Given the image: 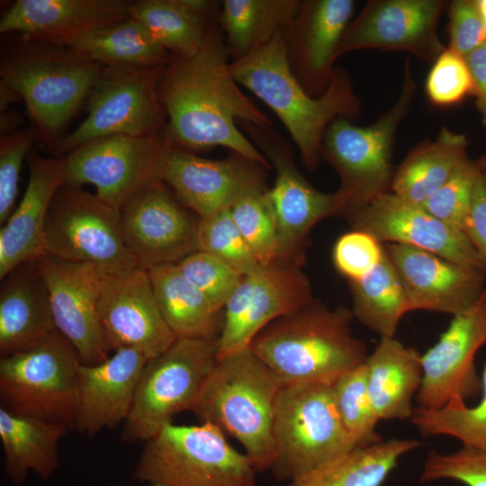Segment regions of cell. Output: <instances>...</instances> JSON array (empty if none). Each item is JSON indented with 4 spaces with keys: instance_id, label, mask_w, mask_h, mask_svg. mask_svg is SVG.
<instances>
[{
    "instance_id": "cell-1",
    "label": "cell",
    "mask_w": 486,
    "mask_h": 486,
    "mask_svg": "<svg viewBox=\"0 0 486 486\" xmlns=\"http://www.w3.org/2000/svg\"><path fill=\"white\" fill-rule=\"evenodd\" d=\"M229 57L218 22L196 54H169L158 87L167 115L164 134L174 148L193 152L223 147L271 169L237 122L265 126L273 122L240 90Z\"/></svg>"
},
{
    "instance_id": "cell-2",
    "label": "cell",
    "mask_w": 486,
    "mask_h": 486,
    "mask_svg": "<svg viewBox=\"0 0 486 486\" xmlns=\"http://www.w3.org/2000/svg\"><path fill=\"white\" fill-rule=\"evenodd\" d=\"M233 78L268 106L297 146L303 165L318 168L328 126L338 118L351 122L361 113V103L351 76L335 67L330 84L320 97L310 96L294 76L284 34L230 64Z\"/></svg>"
},
{
    "instance_id": "cell-3",
    "label": "cell",
    "mask_w": 486,
    "mask_h": 486,
    "mask_svg": "<svg viewBox=\"0 0 486 486\" xmlns=\"http://www.w3.org/2000/svg\"><path fill=\"white\" fill-rule=\"evenodd\" d=\"M10 34L1 46L0 84L23 101L38 140L54 150L103 66L68 45Z\"/></svg>"
},
{
    "instance_id": "cell-4",
    "label": "cell",
    "mask_w": 486,
    "mask_h": 486,
    "mask_svg": "<svg viewBox=\"0 0 486 486\" xmlns=\"http://www.w3.org/2000/svg\"><path fill=\"white\" fill-rule=\"evenodd\" d=\"M354 315L345 306L310 303L266 326L249 345L251 351L284 385L332 384L364 364L367 345L353 335Z\"/></svg>"
},
{
    "instance_id": "cell-5",
    "label": "cell",
    "mask_w": 486,
    "mask_h": 486,
    "mask_svg": "<svg viewBox=\"0 0 486 486\" xmlns=\"http://www.w3.org/2000/svg\"><path fill=\"white\" fill-rule=\"evenodd\" d=\"M283 382L249 347L218 357L193 410L244 447L257 472L275 459L274 418Z\"/></svg>"
},
{
    "instance_id": "cell-6",
    "label": "cell",
    "mask_w": 486,
    "mask_h": 486,
    "mask_svg": "<svg viewBox=\"0 0 486 486\" xmlns=\"http://www.w3.org/2000/svg\"><path fill=\"white\" fill-rule=\"evenodd\" d=\"M416 87L408 58L397 101L374 122L358 126L347 119L338 118L328 126L320 158L333 166L340 178L335 192L338 216L349 219L392 188L394 138L409 113Z\"/></svg>"
},
{
    "instance_id": "cell-7",
    "label": "cell",
    "mask_w": 486,
    "mask_h": 486,
    "mask_svg": "<svg viewBox=\"0 0 486 486\" xmlns=\"http://www.w3.org/2000/svg\"><path fill=\"white\" fill-rule=\"evenodd\" d=\"M256 472L217 427L170 423L145 442L133 478L148 486H256Z\"/></svg>"
},
{
    "instance_id": "cell-8",
    "label": "cell",
    "mask_w": 486,
    "mask_h": 486,
    "mask_svg": "<svg viewBox=\"0 0 486 486\" xmlns=\"http://www.w3.org/2000/svg\"><path fill=\"white\" fill-rule=\"evenodd\" d=\"M271 467L280 482H292L357 446L339 417L332 384L283 385L277 398Z\"/></svg>"
},
{
    "instance_id": "cell-9",
    "label": "cell",
    "mask_w": 486,
    "mask_h": 486,
    "mask_svg": "<svg viewBox=\"0 0 486 486\" xmlns=\"http://www.w3.org/2000/svg\"><path fill=\"white\" fill-rule=\"evenodd\" d=\"M218 360L217 339L176 338L146 364L121 439L146 442L174 417L193 411Z\"/></svg>"
},
{
    "instance_id": "cell-10",
    "label": "cell",
    "mask_w": 486,
    "mask_h": 486,
    "mask_svg": "<svg viewBox=\"0 0 486 486\" xmlns=\"http://www.w3.org/2000/svg\"><path fill=\"white\" fill-rule=\"evenodd\" d=\"M79 356L58 330L0 359L1 407L74 430Z\"/></svg>"
},
{
    "instance_id": "cell-11",
    "label": "cell",
    "mask_w": 486,
    "mask_h": 486,
    "mask_svg": "<svg viewBox=\"0 0 486 486\" xmlns=\"http://www.w3.org/2000/svg\"><path fill=\"white\" fill-rule=\"evenodd\" d=\"M44 249L109 274L140 267L124 241L121 211L81 186L62 184L54 194L44 226Z\"/></svg>"
},
{
    "instance_id": "cell-12",
    "label": "cell",
    "mask_w": 486,
    "mask_h": 486,
    "mask_svg": "<svg viewBox=\"0 0 486 486\" xmlns=\"http://www.w3.org/2000/svg\"><path fill=\"white\" fill-rule=\"evenodd\" d=\"M165 66L103 67L86 104V118L65 135L54 154L62 158L82 144L107 135L146 137L163 132L167 115L158 87Z\"/></svg>"
},
{
    "instance_id": "cell-13",
    "label": "cell",
    "mask_w": 486,
    "mask_h": 486,
    "mask_svg": "<svg viewBox=\"0 0 486 486\" xmlns=\"http://www.w3.org/2000/svg\"><path fill=\"white\" fill-rule=\"evenodd\" d=\"M172 147L164 131L146 137L112 134L89 140L62 157L63 184H92L99 199L122 211L161 180Z\"/></svg>"
},
{
    "instance_id": "cell-14",
    "label": "cell",
    "mask_w": 486,
    "mask_h": 486,
    "mask_svg": "<svg viewBox=\"0 0 486 486\" xmlns=\"http://www.w3.org/2000/svg\"><path fill=\"white\" fill-rule=\"evenodd\" d=\"M274 169L269 194L276 217L279 259L302 266L312 227L328 216H338L335 193L314 188L298 169L291 143L273 126L238 121Z\"/></svg>"
},
{
    "instance_id": "cell-15",
    "label": "cell",
    "mask_w": 486,
    "mask_h": 486,
    "mask_svg": "<svg viewBox=\"0 0 486 486\" xmlns=\"http://www.w3.org/2000/svg\"><path fill=\"white\" fill-rule=\"evenodd\" d=\"M314 298L302 266L283 259L259 264L242 274L224 307L217 338L218 357L248 347L274 320L297 310Z\"/></svg>"
},
{
    "instance_id": "cell-16",
    "label": "cell",
    "mask_w": 486,
    "mask_h": 486,
    "mask_svg": "<svg viewBox=\"0 0 486 486\" xmlns=\"http://www.w3.org/2000/svg\"><path fill=\"white\" fill-rule=\"evenodd\" d=\"M447 2L443 0H371L349 23L338 58L354 50L403 51L433 63L446 47L437 24Z\"/></svg>"
},
{
    "instance_id": "cell-17",
    "label": "cell",
    "mask_w": 486,
    "mask_h": 486,
    "mask_svg": "<svg viewBox=\"0 0 486 486\" xmlns=\"http://www.w3.org/2000/svg\"><path fill=\"white\" fill-rule=\"evenodd\" d=\"M486 345V288L467 311L454 316L438 341L421 355L422 382L416 395L418 407L439 409L465 401L482 391L474 359Z\"/></svg>"
},
{
    "instance_id": "cell-18",
    "label": "cell",
    "mask_w": 486,
    "mask_h": 486,
    "mask_svg": "<svg viewBox=\"0 0 486 486\" xmlns=\"http://www.w3.org/2000/svg\"><path fill=\"white\" fill-rule=\"evenodd\" d=\"M348 220L353 230L368 233L382 245L418 248L486 274V266L464 231L393 193L378 195Z\"/></svg>"
},
{
    "instance_id": "cell-19",
    "label": "cell",
    "mask_w": 486,
    "mask_h": 486,
    "mask_svg": "<svg viewBox=\"0 0 486 486\" xmlns=\"http://www.w3.org/2000/svg\"><path fill=\"white\" fill-rule=\"evenodd\" d=\"M121 215L124 241L141 268L176 264L198 251L200 219L161 180L139 194Z\"/></svg>"
},
{
    "instance_id": "cell-20",
    "label": "cell",
    "mask_w": 486,
    "mask_h": 486,
    "mask_svg": "<svg viewBox=\"0 0 486 486\" xmlns=\"http://www.w3.org/2000/svg\"><path fill=\"white\" fill-rule=\"evenodd\" d=\"M49 288L57 329L75 346L81 363L97 364L111 351L98 316V302L106 273L84 263L49 254L38 259Z\"/></svg>"
},
{
    "instance_id": "cell-21",
    "label": "cell",
    "mask_w": 486,
    "mask_h": 486,
    "mask_svg": "<svg viewBox=\"0 0 486 486\" xmlns=\"http://www.w3.org/2000/svg\"><path fill=\"white\" fill-rule=\"evenodd\" d=\"M100 324L111 351L134 348L148 360L176 339L156 301L147 269L106 274L98 302Z\"/></svg>"
},
{
    "instance_id": "cell-22",
    "label": "cell",
    "mask_w": 486,
    "mask_h": 486,
    "mask_svg": "<svg viewBox=\"0 0 486 486\" xmlns=\"http://www.w3.org/2000/svg\"><path fill=\"white\" fill-rule=\"evenodd\" d=\"M266 170L232 150L214 160L172 147L160 178L184 206L204 220L230 209L250 187L266 183Z\"/></svg>"
},
{
    "instance_id": "cell-23",
    "label": "cell",
    "mask_w": 486,
    "mask_h": 486,
    "mask_svg": "<svg viewBox=\"0 0 486 486\" xmlns=\"http://www.w3.org/2000/svg\"><path fill=\"white\" fill-rule=\"evenodd\" d=\"M355 5L353 0H302L284 34L291 69L312 97H320L330 84Z\"/></svg>"
},
{
    "instance_id": "cell-24",
    "label": "cell",
    "mask_w": 486,
    "mask_h": 486,
    "mask_svg": "<svg viewBox=\"0 0 486 486\" xmlns=\"http://www.w3.org/2000/svg\"><path fill=\"white\" fill-rule=\"evenodd\" d=\"M403 286L409 311L464 313L482 296L486 274L428 251L404 244H384Z\"/></svg>"
},
{
    "instance_id": "cell-25",
    "label": "cell",
    "mask_w": 486,
    "mask_h": 486,
    "mask_svg": "<svg viewBox=\"0 0 486 486\" xmlns=\"http://www.w3.org/2000/svg\"><path fill=\"white\" fill-rule=\"evenodd\" d=\"M148 361L137 349L121 348L97 364H81L74 430L91 437L123 424Z\"/></svg>"
},
{
    "instance_id": "cell-26",
    "label": "cell",
    "mask_w": 486,
    "mask_h": 486,
    "mask_svg": "<svg viewBox=\"0 0 486 486\" xmlns=\"http://www.w3.org/2000/svg\"><path fill=\"white\" fill-rule=\"evenodd\" d=\"M127 0H17L0 20V33L66 44L130 18Z\"/></svg>"
},
{
    "instance_id": "cell-27",
    "label": "cell",
    "mask_w": 486,
    "mask_h": 486,
    "mask_svg": "<svg viewBox=\"0 0 486 486\" xmlns=\"http://www.w3.org/2000/svg\"><path fill=\"white\" fill-rule=\"evenodd\" d=\"M26 161L25 193L0 230V279L19 265L45 254L44 226L57 190L63 184V158H44L31 151Z\"/></svg>"
},
{
    "instance_id": "cell-28",
    "label": "cell",
    "mask_w": 486,
    "mask_h": 486,
    "mask_svg": "<svg viewBox=\"0 0 486 486\" xmlns=\"http://www.w3.org/2000/svg\"><path fill=\"white\" fill-rule=\"evenodd\" d=\"M1 281L2 358L37 345L58 329L38 259L19 265Z\"/></svg>"
},
{
    "instance_id": "cell-29",
    "label": "cell",
    "mask_w": 486,
    "mask_h": 486,
    "mask_svg": "<svg viewBox=\"0 0 486 486\" xmlns=\"http://www.w3.org/2000/svg\"><path fill=\"white\" fill-rule=\"evenodd\" d=\"M367 388L381 419H410L412 400L422 382L421 355L398 339L382 337L368 355Z\"/></svg>"
},
{
    "instance_id": "cell-30",
    "label": "cell",
    "mask_w": 486,
    "mask_h": 486,
    "mask_svg": "<svg viewBox=\"0 0 486 486\" xmlns=\"http://www.w3.org/2000/svg\"><path fill=\"white\" fill-rule=\"evenodd\" d=\"M70 429L59 423L28 417L0 407V440L4 472L15 486L32 472L50 479L59 468L58 446Z\"/></svg>"
},
{
    "instance_id": "cell-31",
    "label": "cell",
    "mask_w": 486,
    "mask_h": 486,
    "mask_svg": "<svg viewBox=\"0 0 486 486\" xmlns=\"http://www.w3.org/2000/svg\"><path fill=\"white\" fill-rule=\"evenodd\" d=\"M147 270L161 314L176 338L217 339L220 311L176 264Z\"/></svg>"
},
{
    "instance_id": "cell-32",
    "label": "cell",
    "mask_w": 486,
    "mask_h": 486,
    "mask_svg": "<svg viewBox=\"0 0 486 486\" xmlns=\"http://www.w3.org/2000/svg\"><path fill=\"white\" fill-rule=\"evenodd\" d=\"M468 144L465 134L442 127L435 140L418 144L399 165L393 175L392 193L422 204L467 156Z\"/></svg>"
},
{
    "instance_id": "cell-33",
    "label": "cell",
    "mask_w": 486,
    "mask_h": 486,
    "mask_svg": "<svg viewBox=\"0 0 486 486\" xmlns=\"http://www.w3.org/2000/svg\"><path fill=\"white\" fill-rule=\"evenodd\" d=\"M302 0H224L218 22L232 61L284 34Z\"/></svg>"
},
{
    "instance_id": "cell-34",
    "label": "cell",
    "mask_w": 486,
    "mask_h": 486,
    "mask_svg": "<svg viewBox=\"0 0 486 486\" xmlns=\"http://www.w3.org/2000/svg\"><path fill=\"white\" fill-rule=\"evenodd\" d=\"M419 446L416 439L392 438L356 446L287 486H382L400 459Z\"/></svg>"
},
{
    "instance_id": "cell-35",
    "label": "cell",
    "mask_w": 486,
    "mask_h": 486,
    "mask_svg": "<svg viewBox=\"0 0 486 486\" xmlns=\"http://www.w3.org/2000/svg\"><path fill=\"white\" fill-rule=\"evenodd\" d=\"M65 45L103 67L154 68L165 66L169 58V53L130 16L116 24L76 37Z\"/></svg>"
},
{
    "instance_id": "cell-36",
    "label": "cell",
    "mask_w": 486,
    "mask_h": 486,
    "mask_svg": "<svg viewBox=\"0 0 486 486\" xmlns=\"http://www.w3.org/2000/svg\"><path fill=\"white\" fill-rule=\"evenodd\" d=\"M130 16L139 22L169 54L180 57L196 54L219 18L198 14L185 0L131 1Z\"/></svg>"
},
{
    "instance_id": "cell-37",
    "label": "cell",
    "mask_w": 486,
    "mask_h": 486,
    "mask_svg": "<svg viewBox=\"0 0 486 486\" xmlns=\"http://www.w3.org/2000/svg\"><path fill=\"white\" fill-rule=\"evenodd\" d=\"M348 284L354 317L381 338H393L409 307L400 277L385 249L380 262L369 273Z\"/></svg>"
},
{
    "instance_id": "cell-38",
    "label": "cell",
    "mask_w": 486,
    "mask_h": 486,
    "mask_svg": "<svg viewBox=\"0 0 486 486\" xmlns=\"http://www.w3.org/2000/svg\"><path fill=\"white\" fill-rule=\"evenodd\" d=\"M481 377L482 399L475 406L458 401L439 409L417 407L410 422L422 436H448L459 440L463 446L486 451V363Z\"/></svg>"
},
{
    "instance_id": "cell-39",
    "label": "cell",
    "mask_w": 486,
    "mask_h": 486,
    "mask_svg": "<svg viewBox=\"0 0 486 486\" xmlns=\"http://www.w3.org/2000/svg\"><path fill=\"white\" fill-rule=\"evenodd\" d=\"M230 214L259 264L278 259L276 217L266 183L248 189L230 207Z\"/></svg>"
},
{
    "instance_id": "cell-40",
    "label": "cell",
    "mask_w": 486,
    "mask_h": 486,
    "mask_svg": "<svg viewBox=\"0 0 486 486\" xmlns=\"http://www.w3.org/2000/svg\"><path fill=\"white\" fill-rule=\"evenodd\" d=\"M332 389L341 421L357 446L382 441L376 429L379 418L368 392L364 364L342 374Z\"/></svg>"
},
{
    "instance_id": "cell-41",
    "label": "cell",
    "mask_w": 486,
    "mask_h": 486,
    "mask_svg": "<svg viewBox=\"0 0 486 486\" xmlns=\"http://www.w3.org/2000/svg\"><path fill=\"white\" fill-rule=\"evenodd\" d=\"M486 171V156H465L449 178L421 205L442 221L464 231L479 176Z\"/></svg>"
},
{
    "instance_id": "cell-42",
    "label": "cell",
    "mask_w": 486,
    "mask_h": 486,
    "mask_svg": "<svg viewBox=\"0 0 486 486\" xmlns=\"http://www.w3.org/2000/svg\"><path fill=\"white\" fill-rule=\"evenodd\" d=\"M198 250L218 257L241 274L259 265L234 223L230 208L200 220Z\"/></svg>"
},
{
    "instance_id": "cell-43",
    "label": "cell",
    "mask_w": 486,
    "mask_h": 486,
    "mask_svg": "<svg viewBox=\"0 0 486 486\" xmlns=\"http://www.w3.org/2000/svg\"><path fill=\"white\" fill-rule=\"evenodd\" d=\"M181 273L220 311L238 287L242 274L218 257L196 251L178 263Z\"/></svg>"
},
{
    "instance_id": "cell-44",
    "label": "cell",
    "mask_w": 486,
    "mask_h": 486,
    "mask_svg": "<svg viewBox=\"0 0 486 486\" xmlns=\"http://www.w3.org/2000/svg\"><path fill=\"white\" fill-rule=\"evenodd\" d=\"M425 90L429 103L441 108L457 105L472 95L473 84L465 58L446 48L432 63Z\"/></svg>"
},
{
    "instance_id": "cell-45",
    "label": "cell",
    "mask_w": 486,
    "mask_h": 486,
    "mask_svg": "<svg viewBox=\"0 0 486 486\" xmlns=\"http://www.w3.org/2000/svg\"><path fill=\"white\" fill-rule=\"evenodd\" d=\"M444 479L465 486H486V451L468 446L448 454L430 450L423 464L420 482L427 483Z\"/></svg>"
},
{
    "instance_id": "cell-46",
    "label": "cell",
    "mask_w": 486,
    "mask_h": 486,
    "mask_svg": "<svg viewBox=\"0 0 486 486\" xmlns=\"http://www.w3.org/2000/svg\"><path fill=\"white\" fill-rule=\"evenodd\" d=\"M36 140L38 133L32 125L1 135L0 223L3 225L14 211L22 165Z\"/></svg>"
},
{
    "instance_id": "cell-47",
    "label": "cell",
    "mask_w": 486,
    "mask_h": 486,
    "mask_svg": "<svg viewBox=\"0 0 486 486\" xmlns=\"http://www.w3.org/2000/svg\"><path fill=\"white\" fill-rule=\"evenodd\" d=\"M383 245L366 232L353 230L335 243L333 262L347 281L358 280L369 273L382 259Z\"/></svg>"
},
{
    "instance_id": "cell-48",
    "label": "cell",
    "mask_w": 486,
    "mask_h": 486,
    "mask_svg": "<svg viewBox=\"0 0 486 486\" xmlns=\"http://www.w3.org/2000/svg\"><path fill=\"white\" fill-rule=\"evenodd\" d=\"M449 48L464 58L486 43V30L476 0L448 4Z\"/></svg>"
},
{
    "instance_id": "cell-49",
    "label": "cell",
    "mask_w": 486,
    "mask_h": 486,
    "mask_svg": "<svg viewBox=\"0 0 486 486\" xmlns=\"http://www.w3.org/2000/svg\"><path fill=\"white\" fill-rule=\"evenodd\" d=\"M464 232L486 266V171L476 182Z\"/></svg>"
},
{
    "instance_id": "cell-50",
    "label": "cell",
    "mask_w": 486,
    "mask_h": 486,
    "mask_svg": "<svg viewBox=\"0 0 486 486\" xmlns=\"http://www.w3.org/2000/svg\"><path fill=\"white\" fill-rule=\"evenodd\" d=\"M471 72L476 107L486 130V43L465 58Z\"/></svg>"
},
{
    "instance_id": "cell-51",
    "label": "cell",
    "mask_w": 486,
    "mask_h": 486,
    "mask_svg": "<svg viewBox=\"0 0 486 486\" xmlns=\"http://www.w3.org/2000/svg\"><path fill=\"white\" fill-rule=\"evenodd\" d=\"M477 5L486 30V0H476Z\"/></svg>"
}]
</instances>
